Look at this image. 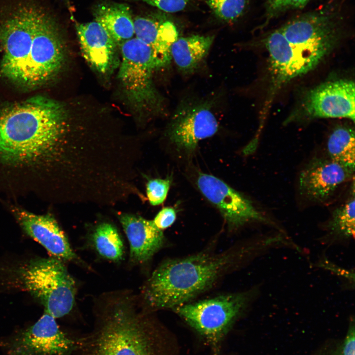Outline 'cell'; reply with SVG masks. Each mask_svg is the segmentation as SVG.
<instances>
[{
    "label": "cell",
    "mask_w": 355,
    "mask_h": 355,
    "mask_svg": "<svg viewBox=\"0 0 355 355\" xmlns=\"http://www.w3.org/2000/svg\"><path fill=\"white\" fill-rule=\"evenodd\" d=\"M93 154L90 141L70 137L63 106L36 96L0 112V190L60 193L82 175Z\"/></svg>",
    "instance_id": "obj_1"
},
{
    "label": "cell",
    "mask_w": 355,
    "mask_h": 355,
    "mask_svg": "<svg viewBox=\"0 0 355 355\" xmlns=\"http://www.w3.org/2000/svg\"><path fill=\"white\" fill-rule=\"evenodd\" d=\"M59 19L46 0H0V72L34 86L52 79L65 59Z\"/></svg>",
    "instance_id": "obj_2"
},
{
    "label": "cell",
    "mask_w": 355,
    "mask_h": 355,
    "mask_svg": "<svg viewBox=\"0 0 355 355\" xmlns=\"http://www.w3.org/2000/svg\"><path fill=\"white\" fill-rule=\"evenodd\" d=\"M94 313L93 329L78 335L70 355H163L158 324L139 296L106 293Z\"/></svg>",
    "instance_id": "obj_3"
},
{
    "label": "cell",
    "mask_w": 355,
    "mask_h": 355,
    "mask_svg": "<svg viewBox=\"0 0 355 355\" xmlns=\"http://www.w3.org/2000/svg\"><path fill=\"white\" fill-rule=\"evenodd\" d=\"M249 249L245 247L219 252L205 250L164 261L142 288L139 296L143 307L152 312L173 310L191 302L240 264Z\"/></svg>",
    "instance_id": "obj_4"
},
{
    "label": "cell",
    "mask_w": 355,
    "mask_h": 355,
    "mask_svg": "<svg viewBox=\"0 0 355 355\" xmlns=\"http://www.w3.org/2000/svg\"><path fill=\"white\" fill-rule=\"evenodd\" d=\"M60 260L36 258L21 266L18 272L23 287L40 302L44 312L56 319L71 312L76 291L75 281Z\"/></svg>",
    "instance_id": "obj_5"
},
{
    "label": "cell",
    "mask_w": 355,
    "mask_h": 355,
    "mask_svg": "<svg viewBox=\"0 0 355 355\" xmlns=\"http://www.w3.org/2000/svg\"><path fill=\"white\" fill-rule=\"evenodd\" d=\"M118 78L129 100L138 108L161 111L164 100L152 79L154 70L161 68L152 49L134 37L121 45Z\"/></svg>",
    "instance_id": "obj_6"
},
{
    "label": "cell",
    "mask_w": 355,
    "mask_h": 355,
    "mask_svg": "<svg viewBox=\"0 0 355 355\" xmlns=\"http://www.w3.org/2000/svg\"><path fill=\"white\" fill-rule=\"evenodd\" d=\"M279 28L287 42L316 67L335 47L341 35L336 14L325 9L300 15Z\"/></svg>",
    "instance_id": "obj_7"
},
{
    "label": "cell",
    "mask_w": 355,
    "mask_h": 355,
    "mask_svg": "<svg viewBox=\"0 0 355 355\" xmlns=\"http://www.w3.org/2000/svg\"><path fill=\"white\" fill-rule=\"evenodd\" d=\"M253 292L221 295L190 302L173 310L190 326L212 342H217L249 303Z\"/></svg>",
    "instance_id": "obj_8"
},
{
    "label": "cell",
    "mask_w": 355,
    "mask_h": 355,
    "mask_svg": "<svg viewBox=\"0 0 355 355\" xmlns=\"http://www.w3.org/2000/svg\"><path fill=\"white\" fill-rule=\"evenodd\" d=\"M78 335L63 330L44 312L34 324L0 339L3 355H70Z\"/></svg>",
    "instance_id": "obj_9"
},
{
    "label": "cell",
    "mask_w": 355,
    "mask_h": 355,
    "mask_svg": "<svg viewBox=\"0 0 355 355\" xmlns=\"http://www.w3.org/2000/svg\"><path fill=\"white\" fill-rule=\"evenodd\" d=\"M214 103L209 99L188 97L179 103L168 126L170 141L179 149L193 151L198 142L213 136L218 122Z\"/></svg>",
    "instance_id": "obj_10"
},
{
    "label": "cell",
    "mask_w": 355,
    "mask_h": 355,
    "mask_svg": "<svg viewBox=\"0 0 355 355\" xmlns=\"http://www.w3.org/2000/svg\"><path fill=\"white\" fill-rule=\"evenodd\" d=\"M355 83L347 79L328 81L311 89L286 123L297 120L345 118L355 122Z\"/></svg>",
    "instance_id": "obj_11"
},
{
    "label": "cell",
    "mask_w": 355,
    "mask_h": 355,
    "mask_svg": "<svg viewBox=\"0 0 355 355\" xmlns=\"http://www.w3.org/2000/svg\"><path fill=\"white\" fill-rule=\"evenodd\" d=\"M269 54L270 88L263 111L267 112L278 92L292 79L316 68L300 52L286 40L279 28L263 39Z\"/></svg>",
    "instance_id": "obj_12"
},
{
    "label": "cell",
    "mask_w": 355,
    "mask_h": 355,
    "mask_svg": "<svg viewBox=\"0 0 355 355\" xmlns=\"http://www.w3.org/2000/svg\"><path fill=\"white\" fill-rule=\"evenodd\" d=\"M198 188L220 211L229 227L237 228L251 222H269L251 201L217 177L200 173Z\"/></svg>",
    "instance_id": "obj_13"
},
{
    "label": "cell",
    "mask_w": 355,
    "mask_h": 355,
    "mask_svg": "<svg viewBox=\"0 0 355 355\" xmlns=\"http://www.w3.org/2000/svg\"><path fill=\"white\" fill-rule=\"evenodd\" d=\"M6 205L24 231L55 258L84 265L51 215L35 213L11 203H6Z\"/></svg>",
    "instance_id": "obj_14"
},
{
    "label": "cell",
    "mask_w": 355,
    "mask_h": 355,
    "mask_svg": "<svg viewBox=\"0 0 355 355\" xmlns=\"http://www.w3.org/2000/svg\"><path fill=\"white\" fill-rule=\"evenodd\" d=\"M354 178V171L327 157L315 158L300 172L298 189L309 201L323 203Z\"/></svg>",
    "instance_id": "obj_15"
},
{
    "label": "cell",
    "mask_w": 355,
    "mask_h": 355,
    "mask_svg": "<svg viewBox=\"0 0 355 355\" xmlns=\"http://www.w3.org/2000/svg\"><path fill=\"white\" fill-rule=\"evenodd\" d=\"M130 245V260L142 264L151 259L165 244L163 231L153 220L127 213L118 214Z\"/></svg>",
    "instance_id": "obj_16"
},
{
    "label": "cell",
    "mask_w": 355,
    "mask_h": 355,
    "mask_svg": "<svg viewBox=\"0 0 355 355\" xmlns=\"http://www.w3.org/2000/svg\"><path fill=\"white\" fill-rule=\"evenodd\" d=\"M81 52L96 71L106 74L117 65V45L103 27L96 21L75 26Z\"/></svg>",
    "instance_id": "obj_17"
},
{
    "label": "cell",
    "mask_w": 355,
    "mask_h": 355,
    "mask_svg": "<svg viewBox=\"0 0 355 355\" xmlns=\"http://www.w3.org/2000/svg\"><path fill=\"white\" fill-rule=\"evenodd\" d=\"M135 36L152 50L161 68L171 63V47L178 38L175 24L169 20L153 16L134 18Z\"/></svg>",
    "instance_id": "obj_18"
},
{
    "label": "cell",
    "mask_w": 355,
    "mask_h": 355,
    "mask_svg": "<svg viewBox=\"0 0 355 355\" xmlns=\"http://www.w3.org/2000/svg\"><path fill=\"white\" fill-rule=\"evenodd\" d=\"M92 13L95 21L103 27L117 45L134 37V18L127 4L103 1L95 5Z\"/></svg>",
    "instance_id": "obj_19"
},
{
    "label": "cell",
    "mask_w": 355,
    "mask_h": 355,
    "mask_svg": "<svg viewBox=\"0 0 355 355\" xmlns=\"http://www.w3.org/2000/svg\"><path fill=\"white\" fill-rule=\"evenodd\" d=\"M213 36L193 35L178 37L171 47V55L178 70L182 74L196 71L209 53Z\"/></svg>",
    "instance_id": "obj_20"
},
{
    "label": "cell",
    "mask_w": 355,
    "mask_h": 355,
    "mask_svg": "<svg viewBox=\"0 0 355 355\" xmlns=\"http://www.w3.org/2000/svg\"><path fill=\"white\" fill-rule=\"evenodd\" d=\"M326 149L328 158L355 172L354 128L343 125L335 127L328 138Z\"/></svg>",
    "instance_id": "obj_21"
},
{
    "label": "cell",
    "mask_w": 355,
    "mask_h": 355,
    "mask_svg": "<svg viewBox=\"0 0 355 355\" xmlns=\"http://www.w3.org/2000/svg\"><path fill=\"white\" fill-rule=\"evenodd\" d=\"M91 240L95 250L102 257L114 262L122 259L124 244L116 228L108 222L98 224L91 235Z\"/></svg>",
    "instance_id": "obj_22"
},
{
    "label": "cell",
    "mask_w": 355,
    "mask_h": 355,
    "mask_svg": "<svg viewBox=\"0 0 355 355\" xmlns=\"http://www.w3.org/2000/svg\"><path fill=\"white\" fill-rule=\"evenodd\" d=\"M355 180L351 194L348 199L332 212L327 228L330 236L335 239L348 240L355 237Z\"/></svg>",
    "instance_id": "obj_23"
},
{
    "label": "cell",
    "mask_w": 355,
    "mask_h": 355,
    "mask_svg": "<svg viewBox=\"0 0 355 355\" xmlns=\"http://www.w3.org/2000/svg\"><path fill=\"white\" fill-rule=\"evenodd\" d=\"M214 15L227 23H233L244 13L248 0H207Z\"/></svg>",
    "instance_id": "obj_24"
},
{
    "label": "cell",
    "mask_w": 355,
    "mask_h": 355,
    "mask_svg": "<svg viewBox=\"0 0 355 355\" xmlns=\"http://www.w3.org/2000/svg\"><path fill=\"white\" fill-rule=\"evenodd\" d=\"M311 0H267L266 22L289 10L301 8Z\"/></svg>",
    "instance_id": "obj_25"
},
{
    "label": "cell",
    "mask_w": 355,
    "mask_h": 355,
    "mask_svg": "<svg viewBox=\"0 0 355 355\" xmlns=\"http://www.w3.org/2000/svg\"><path fill=\"white\" fill-rule=\"evenodd\" d=\"M171 181V178L168 177L165 179H152L148 181L146 183V195L151 205L157 206L164 202Z\"/></svg>",
    "instance_id": "obj_26"
},
{
    "label": "cell",
    "mask_w": 355,
    "mask_h": 355,
    "mask_svg": "<svg viewBox=\"0 0 355 355\" xmlns=\"http://www.w3.org/2000/svg\"><path fill=\"white\" fill-rule=\"evenodd\" d=\"M156 7L166 12L173 13L185 8L190 0H137Z\"/></svg>",
    "instance_id": "obj_27"
},
{
    "label": "cell",
    "mask_w": 355,
    "mask_h": 355,
    "mask_svg": "<svg viewBox=\"0 0 355 355\" xmlns=\"http://www.w3.org/2000/svg\"><path fill=\"white\" fill-rule=\"evenodd\" d=\"M176 217V212L173 208L165 207L158 213L153 222L158 229L163 230L171 226Z\"/></svg>",
    "instance_id": "obj_28"
}]
</instances>
